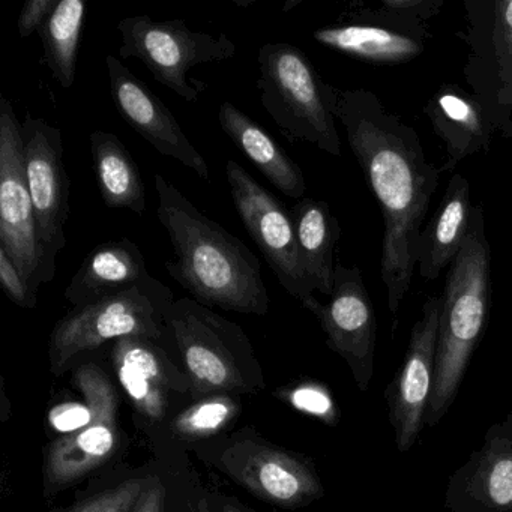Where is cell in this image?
<instances>
[{
    "mask_svg": "<svg viewBox=\"0 0 512 512\" xmlns=\"http://www.w3.org/2000/svg\"><path fill=\"white\" fill-rule=\"evenodd\" d=\"M326 100L382 211L380 277L389 311L397 314L412 284L416 241L442 173L425 157L416 130L373 92L328 83Z\"/></svg>",
    "mask_w": 512,
    "mask_h": 512,
    "instance_id": "1",
    "label": "cell"
},
{
    "mask_svg": "<svg viewBox=\"0 0 512 512\" xmlns=\"http://www.w3.org/2000/svg\"><path fill=\"white\" fill-rule=\"evenodd\" d=\"M154 187L157 218L175 251L170 277L205 307L265 316L269 295L256 254L158 173Z\"/></svg>",
    "mask_w": 512,
    "mask_h": 512,
    "instance_id": "2",
    "label": "cell"
},
{
    "mask_svg": "<svg viewBox=\"0 0 512 512\" xmlns=\"http://www.w3.org/2000/svg\"><path fill=\"white\" fill-rule=\"evenodd\" d=\"M490 307L491 250L484 208L478 205L473 206L466 242L446 274L425 427H436L454 404L470 359L487 329Z\"/></svg>",
    "mask_w": 512,
    "mask_h": 512,
    "instance_id": "3",
    "label": "cell"
},
{
    "mask_svg": "<svg viewBox=\"0 0 512 512\" xmlns=\"http://www.w3.org/2000/svg\"><path fill=\"white\" fill-rule=\"evenodd\" d=\"M257 89L260 101L283 136L340 157L341 140L326 100L328 83L299 47L269 43L260 47Z\"/></svg>",
    "mask_w": 512,
    "mask_h": 512,
    "instance_id": "4",
    "label": "cell"
},
{
    "mask_svg": "<svg viewBox=\"0 0 512 512\" xmlns=\"http://www.w3.org/2000/svg\"><path fill=\"white\" fill-rule=\"evenodd\" d=\"M175 302L172 290L155 277L116 295L76 307L56 323L50 338V361L59 373L77 355L125 337L157 340Z\"/></svg>",
    "mask_w": 512,
    "mask_h": 512,
    "instance_id": "5",
    "label": "cell"
},
{
    "mask_svg": "<svg viewBox=\"0 0 512 512\" xmlns=\"http://www.w3.org/2000/svg\"><path fill=\"white\" fill-rule=\"evenodd\" d=\"M122 59H139L155 80L181 100L196 103L205 83L188 79L197 65L230 61L236 46L226 34L191 31L184 20L154 22L149 16L125 17L118 23Z\"/></svg>",
    "mask_w": 512,
    "mask_h": 512,
    "instance_id": "6",
    "label": "cell"
},
{
    "mask_svg": "<svg viewBox=\"0 0 512 512\" xmlns=\"http://www.w3.org/2000/svg\"><path fill=\"white\" fill-rule=\"evenodd\" d=\"M464 80L494 134L512 139V0H464Z\"/></svg>",
    "mask_w": 512,
    "mask_h": 512,
    "instance_id": "7",
    "label": "cell"
},
{
    "mask_svg": "<svg viewBox=\"0 0 512 512\" xmlns=\"http://www.w3.org/2000/svg\"><path fill=\"white\" fill-rule=\"evenodd\" d=\"M172 334L197 392H241L247 389L239 356H247L248 340L235 323L191 298L176 299L166 314Z\"/></svg>",
    "mask_w": 512,
    "mask_h": 512,
    "instance_id": "8",
    "label": "cell"
},
{
    "mask_svg": "<svg viewBox=\"0 0 512 512\" xmlns=\"http://www.w3.org/2000/svg\"><path fill=\"white\" fill-rule=\"evenodd\" d=\"M0 248L35 292L49 283L26 178L22 124L4 95L0 98Z\"/></svg>",
    "mask_w": 512,
    "mask_h": 512,
    "instance_id": "9",
    "label": "cell"
},
{
    "mask_svg": "<svg viewBox=\"0 0 512 512\" xmlns=\"http://www.w3.org/2000/svg\"><path fill=\"white\" fill-rule=\"evenodd\" d=\"M226 176L242 224L283 289L301 302L313 295L289 209L236 161H227Z\"/></svg>",
    "mask_w": 512,
    "mask_h": 512,
    "instance_id": "10",
    "label": "cell"
},
{
    "mask_svg": "<svg viewBox=\"0 0 512 512\" xmlns=\"http://www.w3.org/2000/svg\"><path fill=\"white\" fill-rule=\"evenodd\" d=\"M26 178L34 203L38 236L47 278L55 277L56 257L65 247V223L70 217V179L64 163L62 131L46 119L26 115L22 124Z\"/></svg>",
    "mask_w": 512,
    "mask_h": 512,
    "instance_id": "11",
    "label": "cell"
},
{
    "mask_svg": "<svg viewBox=\"0 0 512 512\" xmlns=\"http://www.w3.org/2000/svg\"><path fill=\"white\" fill-rule=\"evenodd\" d=\"M76 383L85 397L89 421L50 445L44 467L47 490L80 481L103 466L118 440V395L112 382L100 368L85 365L77 371Z\"/></svg>",
    "mask_w": 512,
    "mask_h": 512,
    "instance_id": "12",
    "label": "cell"
},
{
    "mask_svg": "<svg viewBox=\"0 0 512 512\" xmlns=\"http://www.w3.org/2000/svg\"><path fill=\"white\" fill-rule=\"evenodd\" d=\"M301 304L319 319L329 349L347 362L359 391L367 392L374 373L377 322L358 266L337 263L329 301L322 304L311 295Z\"/></svg>",
    "mask_w": 512,
    "mask_h": 512,
    "instance_id": "13",
    "label": "cell"
},
{
    "mask_svg": "<svg viewBox=\"0 0 512 512\" xmlns=\"http://www.w3.org/2000/svg\"><path fill=\"white\" fill-rule=\"evenodd\" d=\"M442 296H430L422 316L410 331L409 346L394 379L385 391L388 418L394 430L395 445L406 454L418 442L425 427L428 404L436 371Z\"/></svg>",
    "mask_w": 512,
    "mask_h": 512,
    "instance_id": "14",
    "label": "cell"
},
{
    "mask_svg": "<svg viewBox=\"0 0 512 512\" xmlns=\"http://www.w3.org/2000/svg\"><path fill=\"white\" fill-rule=\"evenodd\" d=\"M220 464L230 478L272 505L299 508L323 496L310 461L266 443L238 440L221 454Z\"/></svg>",
    "mask_w": 512,
    "mask_h": 512,
    "instance_id": "15",
    "label": "cell"
},
{
    "mask_svg": "<svg viewBox=\"0 0 512 512\" xmlns=\"http://www.w3.org/2000/svg\"><path fill=\"white\" fill-rule=\"evenodd\" d=\"M106 68L110 94L122 119L163 157L179 161L208 181V163L161 98L115 56H106Z\"/></svg>",
    "mask_w": 512,
    "mask_h": 512,
    "instance_id": "16",
    "label": "cell"
},
{
    "mask_svg": "<svg viewBox=\"0 0 512 512\" xmlns=\"http://www.w3.org/2000/svg\"><path fill=\"white\" fill-rule=\"evenodd\" d=\"M443 505L448 512H512V434L505 422L491 425L449 476Z\"/></svg>",
    "mask_w": 512,
    "mask_h": 512,
    "instance_id": "17",
    "label": "cell"
},
{
    "mask_svg": "<svg viewBox=\"0 0 512 512\" xmlns=\"http://www.w3.org/2000/svg\"><path fill=\"white\" fill-rule=\"evenodd\" d=\"M367 22L340 23L313 32L314 41L374 65H398L413 61L424 53L425 26L409 25L386 16L382 11H370Z\"/></svg>",
    "mask_w": 512,
    "mask_h": 512,
    "instance_id": "18",
    "label": "cell"
},
{
    "mask_svg": "<svg viewBox=\"0 0 512 512\" xmlns=\"http://www.w3.org/2000/svg\"><path fill=\"white\" fill-rule=\"evenodd\" d=\"M424 113L445 146L446 160L440 173L454 172L466 158L490 151L493 128L481 104L466 89L445 83L431 95Z\"/></svg>",
    "mask_w": 512,
    "mask_h": 512,
    "instance_id": "19",
    "label": "cell"
},
{
    "mask_svg": "<svg viewBox=\"0 0 512 512\" xmlns=\"http://www.w3.org/2000/svg\"><path fill=\"white\" fill-rule=\"evenodd\" d=\"M472 211L469 182L455 173L446 185L439 208L416 241V266L424 280H436L446 266L452 265L466 242Z\"/></svg>",
    "mask_w": 512,
    "mask_h": 512,
    "instance_id": "20",
    "label": "cell"
},
{
    "mask_svg": "<svg viewBox=\"0 0 512 512\" xmlns=\"http://www.w3.org/2000/svg\"><path fill=\"white\" fill-rule=\"evenodd\" d=\"M151 277L136 242L122 238L104 242L91 251L65 289V298L76 305L91 304L116 295Z\"/></svg>",
    "mask_w": 512,
    "mask_h": 512,
    "instance_id": "21",
    "label": "cell"
},
{
    "mask_svg": "<svg viewBox=\"0 0 512 512\" xmlns=\"http://www.w3.org/2000/svg\"><path fill=\"white\" fill-rule=\"evenodd\" d=\"M221 130L256 169L290 199L302 200L307 182L301 167L275 142L274 137L232 103H223L218 112Z\"/></svg>",
    "mask_w": 512,
    "mask_h": 512,
    "instance_id": "22",
    "label": "cell"
},
{
    "mask_svg": "<svg viewBox=\"0 0 512 512\" xmlns=\"http://www.w3.org/2000/svg\"><path fill=\"white\" fill-rule=\"evenodd\" d=\"M113 365L137 410L151 421H161L169 406L170 365L163 350L151 338H119L113 346Z\"/></svg>",
    "mask_w": 512,
    "mask_h": 512,
    "instance_id": "23",
    "label": "cell"
},
{
    "mask_svg": "<svg viewBox=\"0 0 512 512\" xmlns=\"http://www.w3.org/2000/svg\"><path fill=\"white\" fill-rule=\"evenodd\" d=\"M296 239L305 275L313 290L331 296L334 289L335 245L340 241L341 227L328 203L299 200L292 209Z\"/></svg>",
    "mask_w": 512,
    "mask_h": 512,
    "instance_id": "24",
    "label": "cell"
},
{
    "mask_svg": "<svg viewBox=\"0 0 512 512\" xmlns=\"http://www.w3.org/2000/svg\"><path fill=\"white\" fill-rule=\"evenodd\" d=\"M89 140L104 205L110 209H128L142 217L146 212V187L133 155L113 133L94 131Z\"/></svg>",
    "mask_w": 512,
    "mask_h": 512,
    "instance_id": "25",
    "label": "cell"
},
{
    "mask_svg": "<svg viewBox=\"0 0 512 512\" xmlns=\"http://www.w3.org/2000/svg\"><path fill=\"white\" fill-rule=\"evenodd\" d=\"M88 4L83 0H59L55 13L40 29L43 62L61 88L76 82L77 53L85 29Z\"/></svg>",
    "mask_w": 512,
    "mask_h": 512,
    "instance_id": "26",
    "label": "cell"
},
{
    "mask_svg": "<svg viewBox=\"0 0 512 512\" xmlns=\"http://www.w3.org/2000/svg\"><path fill=\"white\" fill-rule=\"evenodd\" d=\"M238 412L235 400L218 395L184 410L173 422V431L182 439H202L223 430Z\"/></svg>",
    "mask_w": 512,
    "mask_h": 512,
    "instance_id": "27",
    "label": "cell"
},
{
    "mask_svg": "<svg viewBox=\"0 0 512 512\" xmlns=\"http://www.w3.org/2000/svg\"><path fill=\"white\" fill-rule=\"evenodd\" d=\"M149 478H134L83 502L74 512H133Z\"/></svg>",
    "mask_w": 512,
    "mask_h": 512,
    "instance_id": "28",
    "label": "cell"
},
{
    "mask_svg": "<svg viewBox=\"0 0 512 512\" xmlns=\"http://www.w3.org/2000/svg\"><path fill=\"white\" fill-rule=\"evenodd\" d=\"M442 7L443 0H380V11L386 16L416 26H424Z\"/></svg>",
    "mask_w": 512,
    "mask_h": 512,
    "instance_id": "29",
    "label": "cell"
},
{
    "mask_svg": "<svg viewBox=\"0 0 512 512\" xmlns=\"http://www.w3.org/2000/svg\"><path fill=\"white\" fill-rule=\"evenodd\" d=\"M0 286L8 298L23 308H34L37 305V292L20 274L19 268L10 256L0 248Z\"/></svg>",
    "mask_w": 512,
    "mask_h": 512,
    "instance_id": "30",
    "label": "cell"
},
{
    "mask_svg": "<svg viewBox=\"0 0 512 512\" xmlns=\"http://www.w3.org/2000/svg\"><path fill=\"white\" fill-rule=\"evenodd\" d=\"M290 401L296 409L310 415L319 416L325 421L332 422L335 418V406L331 395L326 389L317 385H304L296 388L290 394Z\"/></svg>",
    "mask_w": 512,
    "mask_h": 512,
    "instance_id": "31",
    "label": "cell"
},
{
    "mask_svg": "<svg viewBox=\"0 0 512 512\" xmlns=\"http://www.w3.org/2000/svg\"><path fill=\"white\" fill-rule=\"evenodd\" d=\"M58 4L59 0H29L26 2L22 13H20L19 22H17L20 38L26 40L35 32H40L44 23L55 13Z\"/></svg>",
    "mask_w": 512,
    "mask_h": 512,
    "instance_id": "32",
    "label": "cell"
},
{
    "mask_svg": "<svg viewBox=\"0 0 512 512\" xmlns=\"http://www.w3.org/2000/svg\"><path fill=\"white\" fill-rule=\"evenodd\" d=\"M133 512H166V487L158 476H151Z\"/></svg>",
    "mask_w": 512,
    "mask_h": 512,
    "instance_id": "33",
    "label": "cell"
},
{
    "mask_svg": "<svg viewBox=\"0 0 512 512\" xmlns=\"http://www.w3.org/2000/svg\"><path fill=\"white\" fill-rule=\"evenodd\" d=\"M193 512H211V508H209L208 502H206L205 499L200 500L199 503H197L196 508H194Z\"/></svg>",
    "mask_w": 512,
    "mask_h": 512,
    "instance_id": "34",
    "label": "cell"
},
{
    "mask_svg": "<svg viewBox=\"0 0 512 512\" xmlns=\"http://www.w3.org/2000/svg\"><path fill=\"white\" fill-rule=\"evenodd\" d=\"M221 512H247L245 509L239 508V506L232 505V503H224L223 511Z\"/></svg>",
    "mask_w": 512,
    "mask_h": 512,
    "instance_id": "35",
    "label": "cell"
},
{
    "mask_svg": "<svg viewBox=\"0 0 512 512\" xmlns=\"http://www.w3.org/2000/svg\"><path fill=\"white\" fill-rule=\"evenodd\" d=\"M503 422H505L506 427H508V430L511 431L512 434V409L511 412H509L508 415H506V418L503 419Z\"/></svg>",
    "mask_w": 512,
    "mask_h": 512,
    "instance_id": "36",
    "label": "cell"
}]
</instances>
